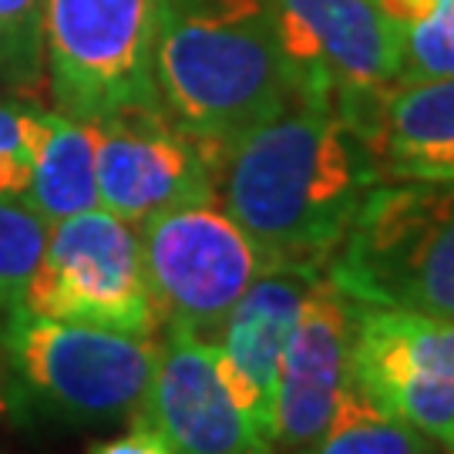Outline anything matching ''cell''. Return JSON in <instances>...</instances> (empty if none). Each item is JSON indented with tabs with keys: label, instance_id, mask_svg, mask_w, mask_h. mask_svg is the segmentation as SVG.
Instances as JSON below:
<instances>
[{
	"label": "cell",
	"instance_id": "obj_21",
	"mask_svg": "<svg viewBox=\"0 0 454 454\" xmlns=\"http://www.w3.org/2000/svg\"><path fill=\"white\" fill-rule=\"evenodd\" d=\"M88 454H172V448L152 424L135 418V424L125 434H118L112 441H98L88 448Z\"/></svg>",
	"mask_w": 454,
	"mask_h": 454
},
{
	"label": "cell",
	"instance_id": "obj_9",
	"mask_svg": "<svg viewBox=\"0 0 454 454\" xmlns=\"http://www.w3.org/2000/svg\"><path fill=\"white\" fill-rule=\"evenodd\" d=\"M354 394L454 454V324L357 303Z\"/></svg>",
	"mask_w": 454,
	"mask_h": 454
},
{
	"label": "cell",
	"instance_id": "obj_18",
	"mask_svg": "<svg viewBox=\"0 0 454 454\" xmlns=\"http://www.w3.org/2000/svg\"><path fill=\"white\" fill-rule=\"evenodd\" d=\"M44 0H0V82L37 88L44 82Z\"/></svg>",
	"mask_w": 454,
	"mask_h": 454
},
{
	"label": "cell",
	"instance_id": "obj_2",
	"mask_svg": "<svg viewBox=\"0 0 454 454\" xmlns=\"http://www.w3.org/2000/svg\"><path fill=\"white\" fill-rule=\"evenodd\" d=\"M152 78L165 114L215 168L293 98L273 0H159Z\"/></svg>",
	"mask_w": 454,
	"mask_h": 454
},
{
	"label": "cell",
	"instance_id": "obj_19",
	"mask_svg": "<svg viewBox=\"0 0 454 454\" xmlns=\"http://www.w3.org/2000/svg\"><path fill=\"white\" fill-rule=\"evenodd\" d=\"M454 74V0H438V7L421 24L401 31V78H451Z\"/></svg>",
	"mask_w": 454,
	"mask_h": 454
},
{
	"label": "cell",
	"instance_id": "obj_22",
	"mask_svg": "<svg viewBox=\"0 0 454 454\" xmlns=\"http://www.w3.org/2000/svg\"><path fill=\"white\" fill-rule=\"evenodd\" d=\"M373 7L387 17L397 31H407V27L421 24L424 17L438 7V0H373Z\"/></svg>",
	"mask_w": 454,
	"mask_h": 454
},
{
	"label": "cell",
	"instance_id": "obj_1",
	"mask_svg": "<svg viewBox=\"0 0 454 454\" xmlns=\"http://www.w3.org/2000/svg\"><path fill=\"white\" fill-rule=\"evenodd\" d=\"M380 179L373 152L337 112L290 98L215 165V199L270 266L324 273Z\"/></svg>",
	"mask_w": 454,
	"mask_h": 454
},
{
	"label": "cell",
	"instance_id": "obj_4",
	"mask_svg": "<svg viewBox=\"0 0 454 454\" xmlns=\"http://www.w3.org/2000/svg\"><path fill=\"white\" fill-rule=\"evenodd\" d=\"M0 350L17 387L71 424L135 418L159 360L155 337L48 320L27 309L0 326Z\"/></svg>",
	"mask_w": 454,
	"mask_h": 454
},
{
	"label": "cell",
	"instance_id": "obj_15",
	"mask_svg": "<svg viewBox=\"0 0 454 454\" xmlns=\"http://www.w3.org/2000/svg\"><path fill=\"white\" fill-rule=\"evenodd\" d=\"M95 125L65 112H41V138L34 155L31 185L24 206H31L48 226L67 215L98 209Z\"/></svg>",
	"mask_w": 454,
	"mask_h": 454
},
{
	"label": "cell",
	"instance_id": "obj_13",
	"mask_svg": "<svg viewBox=\"0 0 454 454\" xmlns=\"http://www.w3.org/2000/svg\"><path fill=\"white\" fill-rule=\"evenodd\" d=\"M317 270L270 266L229 309L226 324L215 337V367L232 404L243 411L253 431L273 454V411L276 380L283 350L296 324V313Z\"/></svg>",
	"mask_w": 454,
	"mask_h": 454
},
{
	"label": "cell",
	"instance_id": "obj_12",
	"mask_svg": "<svg viewBox=\"0 0 454 454\" xmlns=\"http://www.w3.org/2000/svg\"><path fill=\"white\" fill-rule=\"evenodd\" d=\"M135 418L152 424L172 454H270L229 397L215 367V343L192 333L165 330L152 384Z\"/></svg>",
	"mask_w": 454,
	"mask_h": 454
},
{
	"label": "cell",
	"instance_id": "obj_11",
	"mask_svg": "<svg viewBox=\"0 0 454 454\" xmlns=\"http://www.w3.org/2000/svg\"><path fill=\"white\" fill-rule=\"evenodd\" d=\"M357 303L326 273L307 290L279 364L273 411V454H303L340 414L354 390Z\"/></svg>",
	"mask_w": 454,
	"mask_h": 454
},
{
	"label": "cell",
	"instance_id": "obj_3",
	"mask_svg": "<svg viewBox=\"0 0 454 454\" xmlns=\"http://www.w3.org/2000/svg\"><path fill=\"white\" fill-rule=\"evenodd\" d=\"M324 273L354 303L454 324V182H377Z\"/></svg>",
	"mask_w": 454,
	"mask_h": 454
},
{
	"label": "cell",
	"instance_id": "obj_17",
	"mask_svg": "<svg viewBox=\"0 0 454 454\" xmlns=\"http://www.w3.org/2000/svg\"><path fill=\"white\" fill-rule=\"evenodd\" d=\"M48 229L31 206L0 199V326L24 309V290L44 253Z\"/></svg>",
	"mask_w": 454,
	"mask_h": 454
},
{
	"label": "cell",
	"instance_id": "obj_8",
	"mask_svg": "<svg viewBox=\"0 0 454 454\" xmlns=\"http://www.w3.org/2000/svg\"><path fill=\"white\" fill-rule=\"evenodd\" d=\"M24 309L65 324L155 337L159 313L135 226L101 206L54 223L27 279Z\"/></svg>",
	"mask_w": 454,
	"mask_h": 454
},
{
	"label": "cell",
	"instance_id": "obj_6",
	"mask_svg": "<svg viewBox=\"0 0 454 454\" xmlns=\"http://www.w3.org/2000/svg\"><path fill=\"white\" fill-rule=\"evenodd\" d=\"M138 239L159 326L212 343L229 309L262 270H270L260 246L219 199L152 215L142 223Z\"/></svg>",
	"mask_w": 454,
	"mask_h": 454
},
{
	"label": "cell",
	"instance_id": "obj_5",
	"mask_svg": "<svg viewBox=\"0 0 454 454\" xmlns=\"http://www.w3.org/2000/svg\"><path fill=\"white\" fill-rule=\"evenodd\" d=\"M290 91L337 112L360 138L401 78V31L373 0H273Z\"/></svg>",
	"mask_w": 454,
	"mask_h": 454
},
{
	"label": "cell",
	"instance_id": "obj_10",
	"mask_svg": "<svg viewBox=\"0 0 454 454\" xmlns=\"http://www.w3.org/2000/svg\"><path fill=\"white\" fill-rule=\"evenodd\" d=\"M91 125L101 209L142 226L159 212L215 199L209 155L165 114L162 105L125 108Z\"/></svg>",
	"mask_w": 454,
	"mask_h": 454
},
{
	"label": "cell",
	"instance_id": "obj_14",
	"mask_svg": "<svg viewBox=\"0 0 454 454\" xmlns=\"http://www.w3.org/2000/svg\"><path fill=\"white\" fill-rule=\"evenodd\" d=\"M364 142L384 182H454V74L394 82Z\"/></svg>",
	"mask_w": 454,
	"mask_h": 454
},
{
	"label": "cell",
	"instance_id": "obj_20",
	"mask_svg": "<svg viewBox=\"0 0 454 454\" xmlns=\"http://www.w3.org/2000/svg\"><path fill=\"white\" fill-rule=\"evenodd\" d=\"M41 138V112L0 101V199L24 202Z\"/></svg>",
	"mask_w": 454,
	"mask_h": 454
},
{
	"label": "cell",
	"instance_id": "obj_16",
	"mask_svg": "<svg viewBox=\"0 0 454 454\" xmlns=\"http://www.w3.org/2000/svg\"><path fill=\"white\" fill-rule=\"evenodd\" d=\"M303 454H448L418 427L387 418L350 390L340 414Z\"/></svg>",
	"mask_w": 454,
	"mask_h": 454
},
{
	"label": "cell",
	"instance_id": "obj_7",
	"mask_svg": "<svg viewBox=\"0 0 454 454\" xmlns=\"http://www.w3.org/2000/svg\"><path fill=\"white\" fill-rule=\"evenodd\" d=\"M159 0H44V78L58 112L98 121L162 105L152 78Z\"/></svg>",
	"mask_w": 454,
	"mask_h": 454
}]
</instances>
